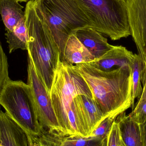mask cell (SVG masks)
Masks as SVG:
<instances>
[{
	"mask_svg": "<svg viewBox=\"0 0 146 146\" xmlns=\"http://www.w3.org/2000/svg\"><path fill=\"white\" fill-rule=\"evenodd\" d=\"M106 142H107V138L98 143L87 146H106Z\"/></svg>",
	"mask_w": 146,
	"mask_h": 146,
	"instance_id": "26",
	"label": "cell"
},
{
	"mask_svg": "<svg viewBox=\"0 0 146 146\" xmlns=\"http://www.w3.org/2000/svg\"><path fill=\"white\" fill-rule=\"evenodd\" d=\"M141 83L143 84V90L141 96L138 99L137 103H140L146 100V65H144L141 75Z\"/></svg>",
	"mask_w": 146,
	"mask_h": 146,
	"instance_id": "24",
	"label": "cell"
},
{
	"mask_svg": "<svg viewBox=\"0 0 146 146\" xmlns=\"http://www.w3.org/2000/svg\"><path fill=\"white\" fill-rule=\"evenodd\" d=\"M1 110V106H0V110ZM0 146H1V145H0Z\"/></svg>",
	"mask_w": 146,
	"mask_h": 146,
	"instance_id": "30",
	"label": "cell"
},
{
	"mask_svg": "<svg viewBox=\"0 0 146 146\" xmlns=\"http://www.w3.org/2000/svg\"><path fill=\"white\" fill-rule=\"evenodd\" d=\"M29 146H37V145L36 143H34V144H30L29 145Z\"/></svg>",
	"mask_w": 146,
	"mask_h": 146,
	"instance_id": "29",
	"label": "cell"
},
{
	"mask_svg": "<svg viewBox=\"0 0 146 146\" xmlns=\"http://www.w3.org/2000/svg\"><path fill=\"white\" fill-rule=\"evenodd\" d=\"M24 7L16 0H0V14L7 31H12L25 19Z\"/></svg>",
	"mask_w": 146,
	"mask_h": 146,
	"instance_id": "15",
	"label": "cell"
},
{
	"mask_svg": "<svg viewBox=\"0 0 146 146\" xmlns=\"http://www.w3.org/2000/svg\"><path fill=\"white\" fill-rule=\"evenodd\" d=\"M128 115L132 120L140 125L144 123L146 121V100L137 103Z\"/></svg>",
	"mask_w": 146,
	"mask_h": 146,
	"instance_id": "22",
	"label": "cell"
},
{
	"mask_svg": "<svg viewBox=\"0 0 146 146\" xmlns=\"http://www.w3.org/2000/svg\"><path fill=\"white\" fill-rule=\"evenodd\" d=\"M117 117L110 116L103 119L89 136L101 139L107 138L112 124Z\"/></svg>",
	"mask_w": 146,
	"mask_h": 146,
	"instance_id": "20",
	"label": "cell"
},
{
	"mask_svg": "<svg viewBox=\"0 0 146 146\" xmlns=\"http://www.w3.org/2000/svg\"><path fill=\"white\" fill-rule=\"evenodd\" d=\"M25 12L28 54L49 93L61 61L59 48L35 0L27 2Z\"/></svg>",
	"mask_w": 146,
	"mask_h": 146,
	"instance_id": "2",
	"label": "cell"
},
{
	"mask_svg": "<svg viewBox=\"0 0 146 146\" xmlns=\"http://www.w3.org/2000/svg\"><path fill=\"white\" fill-rule=\"evenodd\" d=\"M91 27L117 40L131 36L126 0H75Z\"/></svg>",
	"mask_w": 146,
	"mask_h": 146,
	"instance_id": "5",
	"label": "cell"
},
{
	"mask_svg": "<svg viewBox=\"0 0 146 146\" xmlns=\"http://www.w3.org/2000/svg\"><path fill=\"white\" fill-rule=\"evenodd\" d=\"M131 36L146 65V0H126Z\"/></svg>",
	"mask_w": 146,
	"mask_h": 146,
	"instance_id": "8",
	"label": "cell"
},
{
	"mask_svg": "<svg viewBox=\"0 0 146 146\" xmlns=\"http://www.w3.org/2000/svg\"><path fill=\"white\" fill-rule=\"evenodd\" d=\"M74 99L80 109L91 135L105 118L102 110L93 97L80 94Z\"/></svg>",
	"mask_w": 146,
	"mask_h": 146,
	"instance_id": "12",
	"label": "cell"
},
{
	"mask_svg": "<svg viewBox=\"0 0 146 146\" xmlns=\"http://www.w3.org/2000/svg\"><path fill=\"white\" fill-rule=\"evenodd\" d=\"M105 139L91 136L82 137L66 135L62 141V146H87L98 143Z\"/></svg>",
	"mask_w": 146,
	"mask_h": 146,
	"instance_id": "19",
	"label": "cell"
},
{
	"mask_svg": "<svg viewBox=\"0 0 146 146\" xmlns=\"http://www.w3.org/2000/svg\"><path fill=\"white\" fill-rule=\"evenodd\" d=\"M57 44L60 60L69 36L76 30L91 27L89 20L75 0H35Z\"/></svg>",
	"mask_w": 146,
	"mask_h": 146,
	"instance_id": "3",
	"label": "cell"
},
{
	"mask_svg": "<svg viewBox=\"0 0 146 146\" xmlns=\"http://www.w3.org/2000/svg\"><path fill=\"white\" fill-rule=\"evenodd\" d=\"M49 94L61 131L68 135V114L73 100L80 94L93 97L92 92L73 65L60 61Z\"/></svg>",
	"mask_w": 146,
	"mask_h": 146,
	"instance_id": "6",
	"label": "cell"
},
{
	"mask_svg": "<svg viewBox=\"0 0 146 146\" xmlns=\"http://www.w3.org/2000/svg\"><path fill=\"white\" fill-rule=\"evenodd\" d=\"M5 36L10 54L16 50L28 49V35L25 19L21 21L12 31H7Z\"/></svg>",
	"mask_w": 146,
	"mask_h": 146,
	"instance_id": "16",
	"label": "cell"
},
{
	"mask_svg": "<svg viewBox=\"0 0 146 146\" xmlns=\"http://www.w3.org/2000/svg\"><path fill=\"white\" fill-rule=\"evenodd\" d=\"M120 129L121 138L126 146H144L140 125L126 115L125 111L118 115L115 120Z\"/></svg>",
	"mask_w": 146,
	"mask_h": 146,
	"instance_id": "13",
	"label": "cell"
},
{
	"mask_svg": "<svg viewBox=\"0 0 146 146\" xmlns=\"http://www.w3.org/2000/svg\"><path fill=\"white\" fill-rule=\"evenodd\" d=\"M65 136L61 132L42 129L35 143L37 146H62Z\"/></svg>",
	"mask_w": 146,
	"mask_h": 146,
	"instance_id": "18",
	"label": "cell"
},
{
	"mask_svg": "<svg viewBox=\"0 0 146 146\" xmlns=\"http://www.w3.org/2000/svg\"><path fill=\"white\" fill-rule=\"evenodd\" d=\"M0 105L24 130L29 145L35 143L42 130L29 85L21 80L9 79L0 92Z\"/></svg>",
	"mask_w": 146,
	"mask_h": 146,
	"instance_id": "4",
	"label": "cell"
},
{
	"mask_svg": "<svg viewBox=\"0 0 146 146\" xmlns=\"http://www.w3.org/2000/svg\"><path fill=\"white\" fill-rule=\"evenodd\" d=\"M144 67V62L141 56L135 54L134 57L131 65L132 80V109L135 107V100L141 96L142 92L141 75Z\"/></svg>",
	"mask_w": 146,
	"mask_h": 146,
	"instance_id": "17",
	"label": "cell"
},
{
	"mask_svg": "<svg viewBox=\"0 0 146 146\" xmlns=\"http://www.w3.org/2000/svg\"><path fill=\"white\" fill-rule=\"evenodd\" d=\"M88 50L95 59L104 55L114 46L108 43L107 38L90 26L78 29L74 34Z\"/></svg>",
	"mask_w": 146,
	"mask_h": 146,
	"instance_id": "11",
	"label": "cell"
},
{
	"mask_svg": "<svg viewBox=\"0 0 146 146\" xmlns=\"http://www.w3.org/2000/svg\"><path fill=\"white\" fill-rule=\"evenodd\" d=\"M140 125L141 132L144 146H146V121Z\"/></svg>",
	"mask_w": 146,
	"mask_h": 146,
	"instance_id": "25",
	"label": "cell"
},
{
	"mask_svg": "<svg viewBox=\"0 0 146 146\" xmlns=\"http://www.w3.org/2000/svg\"><path fill=\"white\" fill-rule=\"evenodd\" d=\"M120 146H126L123 143V141H122V139H121V143H120Z\"/></svg>",
	"mask_w": 146,
	"mask_h": 146,
	"instance_id": "28",
	"label": "cell"
},
{
	"mask_svg": "<svg viewBox=\"0 0 146 146\" xmlns=\"http://www.w3.org/2000/svg\"><path fill=\"white\" fill-rule=\"evenodd\" d=\"M16 1L19 2H28L29 1H31V0H16Z\"/></svg>",
	"mask_w": 146,
	"mask_h": 146,
	"instance_id": "27",
	"label": "cell"
},
{
	"mask_svg": "<svg viewBox=\"0 0 146 146\" xmlns=\"http://www.w3.org/2000/svg\"><path fill=\"white\" fill-rule=\"evenodd\" d=\"M121 139L119 126L115 120L107 136L106 146H120Z\"/></svg>",
	"mask_w": 146,
	"mask_h": 146,
	"instance_id": "23",
	"label": "cell"
},
{
	"mask_svg": "<svg viewBox=\"0 0 146 146\" xmlns=\"http://www.w3.org/2000/svg\"><path fill=\"white\" fill-rule=\"evenodd\" d=\"M9 79L7 58L0 42V92Z\"/></svg>",
	"mask_w": 146,
	"mask_h": 146,
	"instance_id": "21",
	"label": "cell"
},
{
	"mask_svg": "<svg viewBox=\"0 0 146 146\" xmlns=\"http://www.w3.org/2000/svg\"><path fill=\"white\" fill-rule=\"evenodd\" d=\"M27 73V84L31 89L37 117L41 130L46 129L62 133L48 92L37 74L29 54Z\"/></svg>",
	"mask_w": 146,
	"mask_h": 146,
	"instance_id": "7",
	"label": "cell"
},
{
	"mask_svg": "<svg viewBox=\"0 0 146 146\" xmlns=\"http://www.w3.org/2000/svg\"><path fill=\"white\" fill-rule=\"evenodd\" d=\"M95 59L74 34L69 36L64 50L63 60L69 65L88 63Z\"/></svg>",
	"mask_w": 146,
	"mask_h": 146,
	"instance_id": "14",
	"label": "cell"
},
{
	"mask_svg": "<svg viewBox=\"0 0 146 146\" xmlns=\"http://www.w3.org/2000/svg\"><path fill=\"white\" fill-rule=\"evenodd\" d=\"M0 145L29 146L24 130L6 112L0 110Z\"/></svg>",
	"mask_w": 146,
	"mask_h": 146,
	"instance_id": "10",
	"label": "cell"
},
{
	"mask_svg": "<svg viewBox=\"0 0 146 146\" xmlns=\"http://www.w3.org/2000/svg\"><path fill=\"white\" fill-rule=\"evenodd\" d=\"M73 66L86 81L105 118L117 116L132 107L130 67L106 72L87 63Z\"/></svg>",
	"mask_w": 146,
	"mask_h": 146,
	"instance_id": "1",
	"label": "cell"
},
{
	"mask_svg": "<svg viewBox=\"0 0 146 146\" xmlns=\"http://www.w3.org/2000/svg\"><path fill=\"white\" fill-rule=\"evenodd\" d=\"M135 54L122 46H114L104 55L88 62L96 68L106 72L120 68L131 67Z\"/></svg>",
	"mask_w": 146,
	"mask_h": 146,
	"instance_id": "9",
	"label": "cell"
}]
</instances>
